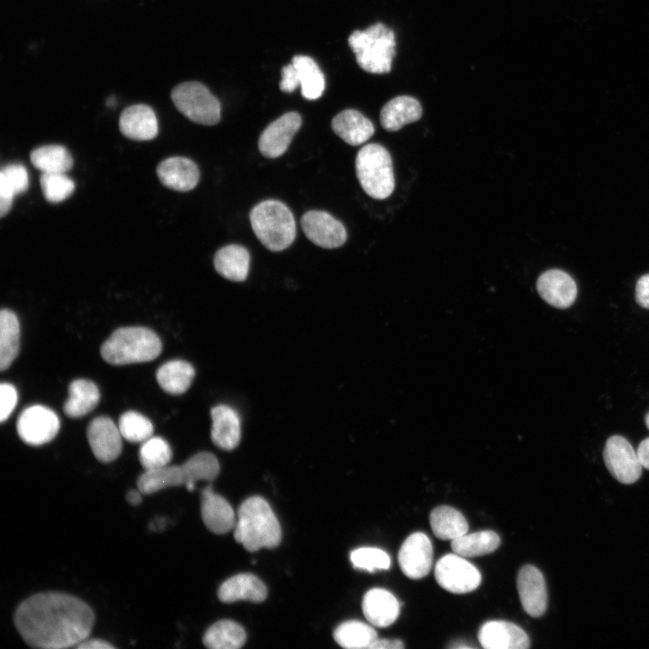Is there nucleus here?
<instances>
[{
  "label": "nucleus",
  "mask_w": 649,
  "mask_h": 649,
  "mask_svg": "<svg viewBox=\"0 0 649 649\" xmlns=\"http://www.w3.org/2000/svg\"><path fill=\"white\" fill-rule=\"evenodd\" d=\"M94 623V612L86 602L62 592L34 594L14 614L15 626L24 642L41 649L76 647L89 636Z\"/></svg>",
  "instance_id": "1"
},
{
  "label": "nucleus",
  "mask_w": 649,
  "mask_h": 649,
  "mask_svg": "<svg viewBox=\"0 0 649 649\" xmlns=\"http://www.w3.org/2000/svg\"><path fill=\"white\" fill-rule=\"evenodd\" d=\"M234 539L247 551L274 548L281 540V528L269 503L261 497L245 499L238 510Z\"/></svg>",
  "instance_id": "2"
},
{
  "label": "nucleus",
  "mask_w": 649,
  "mask_h": 649,
  "mask_svg": "<svg viewBox=\"0 0 649 649\" xmlns=\"http://www.w3.org/2000/svg\"><path fill=\"white\" fill-rule=\"evenodd\" d=\"M162 343L157 334L143 326L121 327L101 347L103 359L113 365L146 362L161 352Z\"/></svg>",
  "instance_id": "3"
},
{
  "label": "nucleus",
  "mask_w": 649,
  "mask_h": 649,
  "mask_svg": "<svg viewBox=\"0 0 649 649\" xmlns=\"http://www.w3.org/2000/svg\"><path fill=\"white\" fill-rule=\"evenodd\" d=\"M250 221L258 240L270 251H283L295 240L293 214L280 201L269 199L259 203L251 210Z\"/></svg>",
  "instance_id": "4"
},
{
  "label": "nucleus",
  "mask_w": 649,
  "mask_h": 649,
  "mask_svg": "<svg viewBox=\"0 0 649 649\" xmlns=\"http://www.w3.org/2000/svg\"><path fill=\"white\" fill-rule=\"evenodd\" d=\"M348 43L361 69L372 74L390 71L396 55L394 32L382 23L351 33Z\"/></svg>",
  "instance_id": "5"
},
{
  "label": "nucleus",
  "mask_w": 649,
  "mask_h": 649,
  "mask_svg": "<svg viewBox=\"0 0 649 649\" xmlns=\"http://www.w3.org/2000/svg\"><path fill=\"white\" fill-rule=\"evenodd\" d=\"M355 170L365 193L375 199L388 197L395 188L392 160L385 147L366 144L358 151Z\"/></svg>",
  "instance_id": "6"
},
{
  "label": "nucleus",
  "mask_w": 649,
  "mask_h": 649,
  "mask_svg": "<svg viewBox=\"0 0 649 649\" xmlns=\"http://www.w3.org/2000/svg\"><path fill=\"white\" fill-rule=\"evenodd\" d=\"M176 108L191 122L214 125L220 121L221 105L202 83L189 81L178 85L171 92Z\"/></svg>",
  "instance_id": "7"
},
{
  "label": "nucleus",
  "mask_w": 649,
  "mask_h": 649,
  "mask_svg": "<svg viewBox=\"0 0 649 649\" xmlns=\"http://www.w3.org/2000/svg\"><path fill=\"white\" fill-rule=\"evenodd\" d=\"M434 577L445 590L463 594L476 590L481 581L479 570L455 553L443 555L435 564Z\"/></svg>",
  "instance_id": "8"
},
{
  "label": "nucleus",
  "mask_w": 649,
  "mask_h": 649,
  "mask_svg": "<svg viewBox=\"0 0 649 649\" xmlns=\"http://www.w3.org/2000/svg\"><path fill=\"white\" fill-rule=\"evenodd\" d=\"M16 429L20 438L27 444L38 446L50 442L59 430V419L50 408L33 405L20 414Z\"/></svg>",
  "instance_id": "9"
},
{
  "label": "nucleus",
  "mask_w": 649,
  "mask_h": 649,
  "mask_svg": "<svg viewBox=\"0 0 649 649\" xmlns=\"http://www.w3.org/2000/svg\"><path fill=\"white\" fill-rule=\"evenodd\" d=\"M603 458L611 475L621 483H635L642 474L643 467L636 452L621 435H613L608 439Z\"/></svg>",
  "instance_id": "10"
},
{
  "label": "nucleus",
  "mask_w": 649,
  "mask_h": 649,
  "mask_svg": "<svg viewBox=\"0 0 649 649\" xmlns=\"http://www.w3.org/2000/svg\"><path fill=\"white\" fill-rule=\"evenodd\" d=\"M300 223L307 239L319 247L334 249L346 242V229L327 212L308 211L303 215Z\"/></svg>",
  "instance_id": "11"
},
{
  "label": "nucleus",
  "mask_w": 649,
  "mask_h": 649,
  "mask_svg": "<svg viewBox=\"0 0 649 649\" xmlns=\"http://www.w3.org/2000/svg\"><path fill=\"white\" fill-rule=\"evenodd\" d=\"M432 562L433 546L429 537L422 532L411 534L398 552L402 572L409 579L418 580L429 573Z\"/></svg>",
  "instance_id": "12"
},
{
  "label": "nucleus",
  "mask_w": 649,
  "mask_h": 649,
  "mask_svg": "<svg viewBox=\"0 0 649 649\" xmlns=\"http://www.w3.org/2000/svg\"><path fill=\"white\" fill-rule=\"evenodd\" d=\"M302 123L299 114L288 112L270 123L259 138V150L267 158H277L288 150Z\"/></svg>",
  "instance_id": "13"
},
{
  "label": "nucleus",
  "mask_w": 649,
  "mask_h": 649,
  "mask_svg": "<svg viewBox=\"0 0 649 649\" xmlns=\"http://www.w3.org/2000/svg\"><path fill=\"white\" fill-rule=\"evenodd\" d=\"M88 443L95 457L102 462L115 460L122 452L123 436L118 425L107 416H98L88 425Z\"/></svg>",
  "instance_id": "14"
},
{
  "label": "nucleus",
  "mask_w": 649,
  "mask_h": 649,
  "mask_svg": "<svg viewBox=\"0 0 649 649\" xmlns=\"http://www.w3.org/2000/svg\"><path fill=\"white\" fill-rule=\"evenodd\" d=\"M516 588L524 610L533 617L543 616L547 608V590L542 572L533 565H524L517 574Z\"/></svg>",
  "instance_id": "15"
},
{
  "label": "nucleus",
  "mask_w": 649,
  "mask_h": 649,
  "mask_svg": "<svg viewBox=\"0 0 649 649\" xmlns=\"http://www.w3.org/2000/svg\"><path fill=\"white\" fill-rule=\"evenodd\" d=\"M478 639L485 649H526L527 634L517 625L500 620L488 621L479 630Z\"/></svg>",
  "instance_id": "16"
},
{
  "label": "nucleus",
  "mask_w": 649,
  "mask_h": 649,
  "mask_svg": "<svg viewBox=\"0 0 649 649\" xmlns=\"http://www.w3.org/2000/svg\"><path fill=\"white\" fill-rule=\"evenodd\" d=\"M541 297L556 308L571 306L577 297V286L573 279L561 270H549L542 273L536 281Z\"/></svg>",
  "instance_id": "17"
},
{
  "label": "nucleus",
  "mask_w": 649,
  "mask_h": 649,
  "mask_svg": "<svg viewBox=\"0 0 649 649\" xmlns=\"http://www.w3.org/2000/svg\"><path fill=\"white\" fill-rule=\"evenodd\" d=\"M201 517L205 526L213 533L222 535L235 526V515L230 503L215 493L212 485L201 491Z\"/></svg>",
  "instance_id": "18"
},
{
  "label": "nucleus",
  "mask_w": 649,
  "mask_h": 649,
  "mask_svg": "<svg viewBox=\"0 0 649 649\" xmlns=\"http://www.w3.org/2000/svg\"><path fill=\"white\" fill-rule=\"evenodd\" d=\"M157 176L166 187L187 192L196 187L200 173L193 160L176 156L165 159L158 165Z\"/></svg>",
  "instance_id": "19"
},
{
  "label": "nucleus",
  "mask_w": 649,
  "mask_h": 649,
  "mask_svg": "<svg viewBox=\"0 0 649 649\" xmlns=\"http://www.w3.org/2000/svg\"><path fill=\"white\" fill-rule=\"evenodd\" d=\"M119 129L128 139L149 141L157 136L159 125L153 109L140 104L128 106L122 112Z\"/></svg>",
  "instance_id": "20"
},
{
  "label": "nucleus",
  "mask_w": 649,
  "mask_h": 649,
  "mask_svg": "<svg viewBox=\"0 0 649 649\" xmlns=\"http://www.w3.org/2000/svg\"><path fill=\"white\" fill-rule=\"evenodd\" d=\"M361 608L368 622L378 627L392 625L398 617L400 610L398 599L390 591L381 588L368 590L362 599Z\"/></svg>",
  "instance_id": "21"
},
{
  "label": "nucleus",
  "mask_w": 649,
  "mask_h": 649,
  "mask_svg": "<svg viewBox=\"0 0 649 649\" xmlns=\"http://www.w3.org/2000/svg\"><path fill=\"white\" fill-rule=\"evenodd\" d=\"M211 438L220 449L231 451L241 440V420L238 413L227 405H218L211 409Z\"/></svg>",
  "instance_id": "22"
},
{
  "label": "nucleus",
  "mask_w": 649,
  "mask_h": 649,
  "mask_svg": "<svg viewBox=\"0 0 649 649\" xmlns=\"http://www.w3.org/2000/svg\"><path fill=\"white\" fill-rule=\"evenodd\" d=\"M217 595L224 603L240 600L258 603L266 599L267 588L257 576L251 573H240L224 581L218 589Z\"/></svg>",
  "instance_id": "23"
},
{
  "label": "nucleus",
  "mask_w": 649,
  "mask_h": 649,
  "mask_svg": "<svg viewBox=\"0 0 649 649\" xmlns=\"http://www.w3.org/2000/svg\"><path fill=\"white\" fill-rule=\"evenodd\" d=\"M332 128L343 142L352 146L366 142L375 133L373 123L354 109L337 114L332 120Z\"/></svg>",
  "instance_id": "24"
},
{
  "label": "nucleus",
  "mask_w": 649,
  "mask_h": 649,
  "mask_svg": "<svg viewBox=\"0 0 649 649\" xmlns=\"http://www.w3.org/2000/svg\"><path fill=\"white\" fill-rule=\"evenodd\" d=\"M422 113V105L417 99L410 96H398L381 108L380 123L386 131L396 132L407 123L418 121Z\"/></svg>",
  "instance_id": "25"
},
{
  "label": "nucleus",
  "mask_w": 649,
  "mask_h": 649,
  "mask_svg": "<svg viewBox=\"0 0 649 649\" xmlns=\"http://www.w3.org/2000/svg\"><path fill=\"white\" fill-rule=\"evenodd\" d=\"M214 266L215 270L226 279L243 281L249 273L250 253L241 245H226L216 251Z\"/></svg>",
  "instance_id": "26"
},
{
  "label": "nucleus",
  "mask_w": 649,
  "mask_h": 649,
  "mask_svg": "<svg viewBox=\"0 0 649 649\" xmlns=\"http://www.w3.org/2000/svg\"><path fill=\"white\" fill-rule=\"evenodd\" d=\"M100 399L97 386L91 380L78 379L69 386V398L63 410L69 417H81L92 411Z\"/></svg>",
  "instance_id": "27"
},
{
  "label": "nucleus",
  "mask_w": 649,
  "mask_h": 649,
  "mask_svg": "<svg viewBox=\"0 0 649 649\" xmlns=\"http://www.w3.org/2000/svg\"><path fill=\"white\" fill-rule=\"evenodd\" d=\"M195 377L194 367L182 360H172L162 364L156 372L160 387L167 393L179 395L186 392Z\"/></svg>",
  "instance_id": "28"
},
{
  "label": "nucleus",
  "mask_w": 649,
  "mask_h": 649,
  "mask_svg": "<svg viewBox=\"0 0 649 649\" xmlns=\"http://www.w3.org/2000/svg\"><path fill=\"white\" fill-rule=\"evenodd\" d=\"M29 187V177L25 167L19 163L4 166L0 171V216L4 217L11 209L14 197L23 193Z\"/></svg>",
  "instance_id": "29"
},
{
  "label": "nucleus",
  "mask_w": 649,
  "mask_h": 649,
  "mask_svg": "<svg viewBox=\"0 0 649 649\" xmlns=\"http://www.w3.org/2000/svg\"><path fill=\"white\" fill-rule=\"evenodd\" d=\"M430 526L434 535L441 540H453L468 531L469 525L464 516L457 509L440 506L430 513Z\"/></svg>",
  "instance_id": "30"
},
{
  "label": "nucleus",
  "mask_w": 649,
  "mask_h": 649,
  "mask_svg": "<svg viewBox=\"0 0 649 649\" xmlns=\"http://www.w3.org/2000/svg\"><path fill=\"white\" fill-rule=\"evenodd\" d=\"M245 641L246 633L242 626L228 619L213 624L203 636L205 646L211 649H238Z\"/></svg>",
  "instance_id": "31"
},
{
  "label": "nucleus",
  "mask_w": 649,
  "mask_h": 649,
  "mask_svg": "<svg viewBox=\"0 0 649 649\" xmlns=\"http://www.w3.org/2000/svg\"><path fill=\"white\" fill-rule=\"evenodd\" d=\"M20 324L16 315L10 309L0 312V369L5 370L19 352Z\"/></svg>",
  "instance_id": "32"
},
{
  "label": "nucleus",
  "mask_w": 649,
  "mask_h": 649,
  "mask_svg": "<svg viewBox=\"0 0 649 649\" xmlns=\"http://www.w3.org/2000/svg\"><path fill=\"white\" fill-rule=\"evenodd\" d=\"M297 69V76L302 96L308 100L319 98L324 90V76L315 61L304 55H297L292 59Z\"/></svg>",
  "instance_id": "33"
},
{
  "label": "nucleus",
  "mask_w": 649,
  "mask_h": 649,
  "mask_svg": "<svg viewBox=\"0 0 649 649\" xmlns=\"http://www.w3.org/2000/svg\"><path fill=\"white\" fill-rule=\"evenodd\" d=\"M31 162L42 173H66L73 167V158L62 145H44L32 151Z\"/></svg>",
  "instance_id": "34"
},
{
  "label": "nucleus",
  "mask_w": 649,
  "mask_h": 649,
  "mask_svg": "<svg viewBox=\"0 0 649 649\" xmlns=\"http://www.w3.org/2000/svg\"><path fill=\"white\" fill-rule=\"evenodd\" d=\"M500 544V537L491 530L465 534L452 540L453 553L463 557L485 555L496 551Z\"/></svg>",
  "instance_id": "35"
},
{
  "label": "nucleus",
  "mask_w": 649,
  "mask_h": 649,
  "mask_svg": "<svg viewBox=\"0 0 649 649\" xmlns=\"http://www.w3.org/2000/svg\"><path fill=\"white\" fill-rule=\"evenodd\" d=\"M334 638L343 648L370 649L379 637L371 626L358 620H349L335 628Z\"/></svg>",
  "instance_id": "36"
},
{
  "label": "nucleus",
  "mask_w": 649,
  "mask_h": 649,
  "mask_svg": "<svg viewBox=\"0 0 649 649\" xmlns=\"http://www.w3.org/2000/svg\"><path fill=\"white\" fill-rule=\"evenodd\" d=\"M185 486L181 465L163 466L144 471L137 480V487L142 494H152L169 487Z\"/></svg>",
  "instance_id": "37"
},
{
  "label": "nucleus",
  "mask_w": 649,
  "mask_h": 649,
  "mask_svg": "<svg viewBox=\"0 0 649 649\" xmlns=\"http://www.w3.org/2000/svg\"><path fill=\"white\" fill-rule=\"evenodd\" d=\"M185 486L188 490L195 489L197 481H213L220 472V465L216 457L208 452H198L182 465Z\"/></svg>",
  "instance_id": "38"
},
{
  "label": "nucleus",
  "mask_w": 649,
  "mask_h": 649,
  "mask_svg": "<svg viewBox=\"0 0 649 649\" xmlns=\"http://www.w3.org/2000/svg\"><path fill=\"white\" fill-rule=\"evenodd\" d=\"M171 458L169 444L160 436H151L144 441L139 451V460L144 471L166 466Z\"/></svg>",
  "instance_id": "39"
},
{
  "label": "nucleus",
  "mask_w": 649,
  "mask_h": 649,
  "mask_svg": "<svg viewBox=\"0 0 649 649\" xmlns=\"http://www.w3.org/2000/svg\"><path fill=\"white\" fill-rule=\"evenodd\" d=\"M118 427L123 438L132 443H143L153 434L152 423L135 411L124 412L119 418Z\"/></svg>",
  "instance_id": "40"
},
{
  "label": "nucleus",
  "mask_w": 649,
  "mask_h": 649,
  "mask_svg": "<svg viewBox=\"0 0 649 649\" xmlns=\"http://www.w3.org/2000/svg\"><path fill=\"white\" fill-rule=\"evenodd\" d=\"M40 184L45 199L50 203L64 201L75 189L73 180L66 173H41Z\"/></svg>",
  "instance_id": "41"
},
{
  "label": "nucleus",
  "mask_w": 649,
  "mask_h": 649,
  "mask_svg": "<svg viewBox=\"0 0 649 649\" xmlns=\"http://www.w3.org/2000/svg\"><path fill=\"white\" fill-rule=\"evenodd\" d=\"M350 559L354 568L369 572L377 570H387L391 564L389 555L385 551L376 547L357 548L351 553Z\"/></svg>",
  "instance_id": "42"
},
{
  "label": "nucleus",
  "mask_w": 649,
  "mask_h": 649,
  "mask_svg": "<svg viewBox=\"0 0 649 649\" xmlns=\"http://www.w3.org/2000/svg\"><path fill=\"white\" fill-rule=\"evenodd\" d=\"M18 395L16 388L10 383L3 382L0 385V421L5 422L13 412L17 404Z\"/></svg>",
  "instance_id": "43"
},
{
  "label": "nucleus",
  "mask_w": 649,
  "mask_h": 649,
  "mask_svg": "<svg viewBox=\"0 0 649 649\" xmlns=\"http://www.w3.org/2000/svg\"><path fill=\"white\" fill-rule=\"evenodd\" d=\"M281 75V81L279 83V88L281 91L289 93L294 91L299 86L297 69L292 62L282 68Z\"/></svg>",
  "instance_id": "44"
},
{
  "label": "nucleus",
  "mask_w": 649,
  "mask_h": 649,
  "mask_svg": "<svg viewBox=\"0 0 649 649\" xmlns=\"http://www.w3.org/2000/svg\"><path fill=\"white\" fill-rule=\"evenodd\" d=\"M635 300L640 306L649 309V274L642 276L637 280Z\"/></svg>",
  "instance_id": "45"
},
{
  "label": "nucleus",
  "mask_w": 649,
  "mask_h": 649,
  "mask_svg": "<svg viewBox=\"0 0 649 649\" xmlns=\"http://www.w3.org/2000/svg\"><path fill=\"white\" fill-rule=\"evenodd\" d=\"M78 649H112L114 648L109 642L100 638H87L76 646Z\"/></svg>",
  "instance_id": "46"
},
{
  "label": "nucleus",
  "mask_w": 649,
  "mask_h": 649,
  "mask_svg": "<svg viewBox=\"0 0 649 649\" xmlns=\"http://www.w3.org/2000/svg\"><path fill=\"white\" fill-rule=\"evenodd\" d=\"M405 647L403 642L399 639H377L370 649H402Z\"/></svg>",
  "instance_id": "47"
},
{
  "label": "nucleus",
  "mask_w": 649,
  "mask_h": 649,
  "mask_svg": "<svg viewBox=\"0 0 649 649\" xmlns=\"http://www.w3.org/2000/svg\"><path fill=\"white\" fill-rule=\"evenodd\" d=\"M636 453L642 467L649 470V437L639 443Z\"/></svg>",
  "instance_id": "48"
},
{
  "label": "nucleus",
  "mask_w": 649,
  "mask_h": 649,
  "mask_svg": "<svg viewBox=\"0 0 649 649\" xmlns=\"http://www.w3.org/2000/svg\"><path fill=\"white\" fill-rule=\"evenodd\" d=\"M142 492L138 489H131L126 494V499L131 505H139L142 502Z\"/></svg>",
  "instance_id": "49"
},
{
  "label": "nucleus",
  "mask_w": 649,
  "mask_h": 649,
  "mask_svg": "<svg viewBox=\"0 0 649 649\" xmlns=\"http://www.w3.org/2000/svg\"><path fill=\"white\" fill-rule=\"evenodd\" d=\"M450 647H452V648H472L473 646H471L468 644H452Z\"/></svg>",
  "instance_id": "50"
},
{
  "label": "nucleus",
  "mask_w": 649,
  "mask_h": 649,
  "mask_svg": "<svg viewBox=\"0 0 649 649\" xmlns=\"http://www.w3.org/2000/svg\"><path fill=\"white\" fill-rule=\"evenodd\" d=\"M644 422H645L646 427L649 429V412L645 416Z\"/></svg>",
  "instance_id": "51"
}]
</instances>
